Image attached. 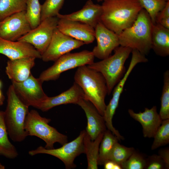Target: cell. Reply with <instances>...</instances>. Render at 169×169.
I'll return each mask as SVG.
<instances>
[{
    "instance_id": "1",
    "label": "cell",
    "mask_w": 169,
    "mask_h": 169,
    "mask_svg": "<svg viewBox=\"0 0 169 169\" xmlns=\"http://www.w3.org/2000/svg\"><path fill=\"white\" fill-rule=\"evenodd\" d=\"M100 21L119 34L132 25L143 9L139 0H105Z\"/></svg>"
},
{
    "instance_id": "2",
    "label": "cell",
    "mask_w": 169,
    "mask_h": 169,
    "mask_svg": "<svg viewBox=\"0 0 169 169\" xmlns=\"http://www.w3.org/2000/svg\"><path fill=\"white\" fill-rule=\"evenodd\" d=\"M74 79V82L83 90L84 99L91 102L103 116L106 106L105 100L108 90L105 80L102 75L85 65L77 68Z\"/></svg>"
},
{
    "instance_id": "3",
    "label": "cell",
    "mask_w": 169,
    "mask_h": 169,
    "mask_svg": "<svg viewBox=\"0 0 169 169\" xmlns=\"http://www.w3.org/2000/svg\"><path fill=\"white\" fill-rule=\"evenodd\" d=\"M152 25L148 13L142 9L132 25L119 34L120 46L147 55L151 49Z\"/></svg>"
},
{
    "instance_id": "4",
    "label": "cell",
    "mask_w": 169,
    "mask_h": 169,
    "mask_svg": "<svg viewBox=\"0 0 169 169\" xmlns=\"http://www.w3.org/2000/svg\"><path fill=\"white\" fill-rule=\"evenodd\" d=\"M7 95V104L4 112L8 134L13 141L21 142L28 136L25 123L29 107L19 98L12 84L9 87Z\"/></svg>"
},
{
    "instance_id": "5",
    "label": "cell",
    "mask_w": 169,
    "mask_h": 169,
    "mask_svg": "<svg viewBox=\"0 0 169 169\" xmlns=\"http://www.w3.org/2000/svg\"><path fill=\"white\" fill-rule=\"evenodd\" d=\"M132 50L130 48L120 46L114 50L113 55L87 65L103 76L106 82L108 95L111 94L125 74V63Z\"/></svg>"
},
{
    "instance_id": "6",
    "label": "cell",
    "mask_w": 169,
    "mask_h": 169,
    "mask_svg": "<svg viewBox=\"0 0 169 169\" xmlns=\"http://www.w3.org/2000/svg\"><path fill=\"white\" fill-rule=\"evenodd\" d=\"M51 120L42 117L36 110L29 111L25 120V129L28 136H35L46 143L45 148H54V144L58 142L63 145L68 141L67 136L59 132L50 126Z\"/></svg>"
},
{
    "instance_id": "7",
    "label": "cell",
    "mask_w": 169,
    "mask_h": 169,
    "mask_svg": "<svg viewBox=\"0 0 169 169\" xmlns=\"http://www.w3.org/2000/svg\"><path fill=\"white\" fill-rule=\"evenodd\" d=\"M95 58L92 52L87 50L68 53L60 57L52 66L42 72L38 78L43 83L56 80L65 71L92 63Z\"/></svg>"
},
{
    "instance_id": "8",
    "label": "cell",
    "mask_w": 169,
    "mask_h": 169,
    "mask_svg": "<svg viewBox=\"0 0 169 169\" xmlns=\"http://www.w3.org/2000/svg\"><path fill=\"white\" fill-rule=\"evenodd\" d=\"M85 132V130L82 131L75 139L65 143L60 148L47 149L40 146L36 149L29 151L28 154L32 156L39 154L51 155L61 160L66 169L75 168L76 166L74 163L75 158L85 153L84 137Z\"/></svg>"
},
{
    "instance_id": "9",
    "label": "cell",
    "mask_w": 169,
    "mask_h": 169,
    "mask_svg": "<svg viewBox=\"0 0 169 169\" xmlns=\"http://www.w3.org/2000/svg\"><path fill=\"white\" fill-rule=\"evenodd\" d=\"M59 19L57 17L46 18L17 41L29 44L42 55L50 43Z\"/></svg>"
},
{
    "instance_id": "10",
    "label": "cell",
    "mask_w": 169,
    "mask_h": 169,
    "mask_svg": "<svg viewBox=\"0 0 169 169\" xmlns=\"http://www.w3.org/2000/svg\"><path fill=\"white\" fill-rule=\"evenodd\" d=\"M43 83L31 74L26 80L21 82H12L15 93L26 105L38 109L48 97L42 87Z\"/></svg>"
},
{
    "instance_id": "11",
    "label": "cell",
    "mask_w": 169,
    "mask_h": 169,
    "mask_svg": "<svg viewBox=\"0 0 169 169\" xmlns=\"http://www.w3.org/2000/svg\"><path fill=\"white\" fill-rule=\"evenodd\" d=\"M84 44L82 41L65 35L57 28L49 45L41 55V59L45 62L55 61L63 55Z\"/></svg>"
},
{
    "instance_id": "12",
    "label": "cell",
    "mask_w": 169,
    "mask_h": 169,
    "mask_svg": "<svg viewBox=\"0 0 169 169\" xmlns=\"http://www.w3.org/2000/svg\"><path fill=\"white\" fill-rule=\"evenodd\" d=\"M32 29L26 15V11L8 16L0 22V37L16 41Z\"/></svg>"
},
{
    "instance_id": "13",
    "label": "cell",
    "mask_w": 169,
    "mask_h": 169,
    "mask_svg": "<svg viewBox=\"0 0 169 169\" xmlns=\"http://www.w3.org/2000/svg\"><path fill=\"white\" fill-rule=\"evenodd\" d=\"M97 45L92 51L95 57L101 60L110 55L120 46L119 35L105 26L100 21L95 28Z\"/></svg>"
},
{
    "instance_id": "14",
    "label": "cell",
    "mask_w": 169,
    "mask_h": 169,
    "mask_svg": "<svg viewBox=\"0 0 169 169\" xmlns=\"http://www.w3.org/2000/svg\"><path fill=\"white\" fill-rule=\"evenodd\" d=\"M59 18L57 28L65 35L82 41L85 44L92 43L95 39L93 27L77 21Z\"/></svg>"
},
{
    "instance_id": "15",
    "label": "cell",
    "mask_w": 169,
    "mask_h": 169,
    "mask_svg": "<svg viewBox=\"0 0 169 169\" xmlns=\"http://www.w3.org/2000/svg\"><path fill=\"white\" fill-rule=\"evenodd\" d=\"M77 105L86 115L87 121L86 131L91 140H94L107 130L104 117L91 102L84 98L81 99Z\"/></svg>"
},
{
    "instance_id": "16",
    "label": "cell",
    "mask_w": 169,
    "mask_h": 169,
    "mask_svg": "<svg viewBox=\"0 0 169 169\" xmlns=\"http://www.w3.org/2000/svg\"><path fill=\"white\" fill-rule=\"evenodd\" d=\"M0 54L10 60L26 57L41 59V55L32 45L18 41H12L0 37Z\"/></svg>"
},
{
    "instance_id": "17",
    "label": "cell",
    "mask_w": 169,
    "mask_h": 169,
    "mask_svg": "<svg viewBox=\"0 0 169 169\" xmlns=\"http://www.w3.org/2000/svg\"><path fill=\"white\" fill-rule=\"evenodd\" d=\"M128 111L130 116L141 125L144 137L153 138L162 120L157 112L156 106L150 109L145 108L143 112L136 113L131 109Z\"/></svg>"
},
{
    "instance_id": "18",
    "label": "cell",
    "mask_w": 169,
    "mask_h": 169,
    "mask_svg": "<svg viewBox=\"0 0 169 169\" xmlns=\"http://www.w3.org/2000/svg\"><path fill=\"white\" fill-rule=\"evenodd\" d=\"M102 12L101 5L95 4L91 0H88L81 9L69 14L59 13L56 17L80 22L95 28L100 21Z\"/></svg>"
},
{
    "instance_id": "19",
    "label": "cell",
    "mask_w": 169,
    "mask_h": 169,
    "mask_svg": "<svg viewBox=\"0 0 169 169\" xmlns=\"http://www.w3.org/2000/svg\"><path fill=\"white\" fill-rule=\"evenodd\" d=\"M83 98H84L83 90L79 85L74 82L69 89L59 95L54 97L48 96L39 109L43 111H46L55 106L69 104L77 105Z\"/></svg>"
},
{
    "instance_id": "20",
    "label": "cell",
    "mask_w": 169,
    "mask_h": 169,
    "mask_svg": "<svg viewBox=\"0 0 169 169\" xmlns=\"http://www.w3.org/2000/svg\"><path fill=\"white\" fill-rule=\"evenodd\" d=\"M36 58L26 57L13 60L9 59L6 67V73L12 82H21L31 75Z\"/></svg>"
},
{
    "instance_id": "21",
    "label": "cell",
    "mask_w": 169,
    "mask_h": 169,
    "mask_svg": "<svg viewBox=\"0 0 169 169\" xmlns=\"http://www.w3.org/2000/svg\"><path fill=\"white\" fill-rule=\"evenodd\" d=\"M151 49L159 56L165 57L169 55V29L157 23L152 25Z\"/></svg>"
},
{
    "instance_id": "22",
    "label": "cell",
    "mask_w": 169,
    "mask_h": 169,
    "mask_svg": "<svg viewBox=\"0 0 169 169\" xmlns=\"http://www.w3.org/2000/svg\"><path fill=\"white\" fill-rule=\"evenodd\" d=\"M104 133L100 134L95 140H92L86 131L85 132L84 137V153L86 155L88 169L98 168L99 146Z\"/></svg>"
},
{
    "instance_id": "23",
    "label": "cell",
    "mask_w": 169,
    "mask_h": 169,
    "mask_svg": "<svg viewBox=\"0 0 169 169\" xmlns=\"http://www.w3.org/2000/svg\"><path fill=\"white\" fill-rule=\"evenodd\" d=\"M8 134L4 112L0 111V154L8 158L14 159L18 156V152L9 141Z\"/></svg>"
},
{
    "instance_id": "24",
    "label": "cell",
    "mask_w": 169,
    "mask_h": 169,
    "mask_svg": "<svg viewBox=\"0 0 169 169\" xmlns=\"http://www.w3.org/2000/svg\"><path fill=\"white\" fill-rule=\"evenodd\" d=\"M119 140L109 130L104 132L100 144L98 161V165H103L109 158L112 150Z\"/></svg>"
},
{
    "instance_id": "25",
    "label": "cell",
    "mask_w": 169,
    "mask_h": 169,
    "mask_svg": "<svg viewBox=\"0 0 169 169\" xmlns=\"http://www.w3.org/2000/svg\"><path fill=\"white\" fill-rule=\"evenodd\" d=\"M27 0H0V22L13 14L25 11Z\"/></svg>"
},
{
    "instance_id": "26",
    "label": "cell",
    "mask_w": 169,
    "mask_h": 169,
    "mask_svg": "<svg viewBox=\"0 0 169 169\" xmlns=\"http://www.w3.org/2000/svg\"><path fill=\"white\" fill-rule=\"evenodd\" d=\"M41 5L39 0H27L26 15L32 29L37 27L41 22Z\"/></svg>"
},
{
    "instance_id": "27",
    "label": "cell",
    "mask_w": 169,
    "mask_h": 169,
    "mask_svg": "<svg viewBox=\"0 0 169 169\" xmlns=\"http://www.w3.org/2000/svg\"><path fill=\"white\" fill-rule=\"evenodd\" d=\"M159 115L162 120L169 119V71L163 74V85L161 98Z\"/></svg>"
},
{
    "instance_id": "28",
    "label": "cell",
    "mask_w": 169,
    "mask_h": 169,
    "mask_svg": "<svg viewBox=\"0 0 169 169\" xmlns=\"http://www.w3.org/2000/svg\"><path fill=\"white\" fill-rule=\"evenodd\" d=\"M151 146L153 150L169 143V119L163 120L156 132Z\"/></svg>"
},
{
    "instance_id": "29",
    "label": "cell",
    "mask_w": 169,
    "mask_h": 169,
    "mask_svg": "<svg viewBox=\"0 0 169 169\" xmlns=\"http://www.w3.org/2000/svg\"><path fill=\"white\" fill-rule=\"evenodd\" d=\"M133 147H127L117 142L115 144L110 154L109 160L121 165L134 151Z\"/></svg>"
},
{
    "instance_id": "30",
    "label": "cell",
    "mask_w": 169,
    "mask_h": 169,
    "mask_svg": "<svg viewBox=\"0 0 169 169\" xmlns=\"http://www.w3.org/2000/svg\"><path fill=\"white\" fill-rule=\"evenodd\" d=\"M143 8L148 13L153 24L156 23L159 13L165 7L167 2L164 0H139Z\"/></svg>"
},
{
    "instance_id": "31",
    "label": "cell",
    "mask_w": 169,
    "mask_h": 169,
    "mask_svg": "<svg viewBox=\"0 0 169 169\" xmlns=\"http://www.w3.org/2000/svg\"><path fill=\"white\" fill-rule=\"evenodd\" d=\"M64 0H46L41 5V22L46 18L56 17Z\"/></svg>"
},
{
    "instance_id": "32",
    "label": "cell",
    "mask_w": 169,
    "mask_h": 169,
    "mask_svg": "<svg viewBox=\"0 0 169 169\" xmlns=\"http://www.w3.org/2000/svg\"><path fill=\"white\" fill-rule=\"evenodd\" d=\"M146 159L135 150L124 162L121 165L122 169H143L146 164Z\"/></svg>"
},
{
    "instance_id": "33",
    "label": "cell",
    "mask_w": 169,
    "mask_h": 169,
    "mask_svg": "<svg viewBox=\"0 0 169 169\" xmlns=\"http://www.w3.org/2000/svg\"><path fill=\"white\" fill-rule=\"evenodd\" d=\"M144 169H166L165 164L159 155H153L146 159V164Z\"/></svg>"
},
{
    "instance_id": "34",
    "label": "cell",
    "mask_w": 169,
    "mask_h": 169,
    "mask_svg": "<svg viewBox=\"0 0 169 169\" xmlns=\"http://www.w3.org/2000/svg\"><path fill=\"white\" fill-rule=\"evenodd\" d=\"M159 155L163 161L165 165L166 169L169 168V149L166 148L160 150L158 152Z\"/></svg>"
},
{
    "instance_id": "35",
    "label": "cell",
    "mask_w": 169,
    "mask_h": 169,
    "mask_svg": "<svg viewBox=\"0 0 169 169\" xmlns=\"http://www.w3.org/2000/svg\"><path fill=\"white\" fill-rule=\"evenodd\" d=\"M167 17H169V0L167 2L164 8L158 14L156 19V23L162 19Z\"/></svg>"
},
{
    "instance_id": "36",
    "label": "cell",
    "mask_w": 169,
    "mask_h": 169,
    "mask_svg": "<svg viewBox=\"0 0 169 169\" xmlns=\"http://www.w3.org/2000/svg\"><path fill=\"white\" fill-rule=\"evenodd\" d=\"M103 165L105 169H122L120 165L110 160L105 161Z\"/></svg>"
},
{
    "instance_id": "37",
    "label": "cell",
    "mask_w": 169,
    "mask_h": 169,
    "mask_svg": "<svg viewBox=\"0 0 169 169\" xmlns=\"http://www.w3.org/2000/svg\"><path fill=\"white\" fill-rule=\"evenodd\" d=\"M156 23H158L165 28L169 29V17L162 19Z\"/></svg>"
},
{
    "instance_id": "38",
    "label": "cell",
    "mask_w": 169,
    "mask_h": 169,
    "mask_svg": "<svg viewBox=\"0 0 169 169\" xmlns=\"http://www.w3.org/2000/svg\"><path fill=\"white\" fill-rule=\"evenodd\" d=\"M4 100V97L0 90V105H1L3 104Z\"/></svg>"
},
{
    "instance_id": "39",
    "label": "cell",
    "mask_w": 169,
    "mask_h": 169,
    "mask_svg": "<svg viewBox=\"0 0 169 169\" xmlns=\"http://www.w3.org/2000/svg\"><path fill=\"white\" fill-rule=\"evenodd\" d=\"M5 169V166L1 164L0 163V169Z\"/></svg>"
},
{
    "instance_id": "40",
    "label": "cell",
    "mask_w": 169,
    "mask_h": 169,
    "mask_svg": "<svg viewBox=\"0 0 169 169\" xmlns=\"http://www.w3.org/2000/svg\"><path fill=\"white\" fill-rule=\"evenodd\" d=\"M96 0L98 2H100L102 1H103L105 0Z\"/></svg>"
},
{
    "instance_id": "41",
    "label": "cell",
    "mask_w": 169,
    "mask_h": 169,
    "mask_svg": "<svg viewBox=\"0 0 169 169\" xmlns=\"http://www.w3.org/2000/svg\"><path fill=\"white\" fill-rule=\"evenodd\" d=\"M1 85H2L1 82L0 80V88L1 87Z\"/></svg>"
},
{
    "instance_id": "42",
    "label": "cell",
    "mask_w": 169,
    "mask_h": 169,
    "mask_svg": "<svg viewBox=\"0 0 169 169\" xmlns=\"http://www.w3.org/2000/svg\"><path fill=\"white\" fill-rule=\"evenodd\" d=\"M165 0V1H166V2H167L169 0Z\"/></svg>"
}]
</instances>
